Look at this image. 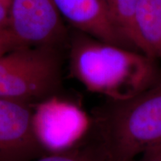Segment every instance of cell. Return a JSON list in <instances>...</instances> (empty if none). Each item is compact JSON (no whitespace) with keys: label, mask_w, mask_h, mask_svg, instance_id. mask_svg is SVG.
Returning <instances> with one entry per match:
<instances>
[{"label":"cell","mask_w":161,"mask_h":161,"mask_svg":"<svg viewBox=\"0 0 161 161\" xmlns=\"http://www.w3.org/2000/svg\"><path fill=\"white\" fill-rule=\"evenodd\" d=\"M156 60L83 35L72 44L70 69L89 91L110 100H125L160 83Z\"/></svg>","instance_id":"obj_1"},{"label":"cell","mask_w":161,"mask_h":161,"mask_svg":"<svg viewBox=\"0 0 161 161\" xmlns=\"http://www.w3.org/2000/svg\"><path fill=\"white\" fill-rule=\"evenodd\" d=\"M92 119L90 136L107 161H134L161 146V82L128 99H108Z\"/></svg>","instance_id":"obj_2"},{"label":"cell","mask_w":161,"mask_h":161,"mask_svg":"<svg viewBox=\"0 0 161 161\" xmlns=\"http://www.w3.org/2000/svg\"><path fill=\"white\" fill-rule=\"evenodd\" d=\"M61 64L52 46H20L0 57V98L35 106L57 96Z\"/></svg>","instance_id":"obj_3"},{"label":"cell","mask_w":161,"mask_h":161,"mask_svg":"<svg viewBox=\"0 0 161 161\" xmlns=\"http://www.w3.org/2000/svg\"><path fill=\"white\" fill-rule=\"evenodd\" d=\"M92 116L79 105L58 96L33 107L31 125L46 154L65 152L84 142L92 129Z\"/></svg>","instance_id":"obj_4"},{"label":"cell","mask_w":161,"mask_h":161,"mask_svg":"<svg viewBox=\"0 0 161 161\" xmlns=\"http://www.w3.org/2000/svg\"><path fill=\"white\" fill-rule=\"evenodd\" d=\"M9 29L23 46H52L64 29L53 0H12Z\"/></svg>","instance_id":"obj_5"},{"label":"cell","mask_w":161,"mask_h":161,"mask_svg":"<svg viewBox=\"0 0 161 161\" xmlns=\"http://www.w3.org/2000/svg\"><path fill=\"white\" fill-rule=\"evenodd\" d=\"M33 106L0 98V161H35L46 152L31 125Z\"/></svg>","instance_id":"obj_6"},{"label":"cell","mask_w":161,"mask_h":161,"mask_svg":"<svg viewBox=\"0 0 161 161\" xmlns=\"http://www.w3.org/2000/svg\"><path fill=\"white\" fill-rule=\"evenodd\" d=\"M53 1L61 17L84 35L136 51L113 23L104 0Z\"/></svg>","instance_id":"obj_7"},{"label":"cell","mask_w":161,"mask_h":161,"mask_svg":"<svg viewBox=\"0 0 161 161\" xmlns=\"http://www.w3.org/2000/svg\"><path fill=\"white\" fill-rule=\"evenodd\" d=\"M136 24L146 55L161 59V0H139Z\"/></svg>","instance_id":"obj_8"},{"label":"cell","mask_w":161,"mask_h":161,"mask_svg":"<svg viewBox=\"0 0 161 161\" xmlns=\"http://www.w3.org/2000/svg\"><path fill=\"white\" fill-rule=\"evenodd\" d=\"M104 2L113 23L121 35L136 51L146 55V49L136 24L139 0H104Z\"/></svg>","instance_id":"obj_9"},{"label":"cell","mask_w":161,"mask_h":161,"mask_svg":"<svg viewBox=\"0 0 161 161\" xmlns=\"http://www.w3.org/2000/svg\"><path fill=\"white\" fill-rule=\"evenodd\" d=\"M35 161H107L99 146L90 135L84 142L65 152L46 154Z\"/></svg>","instance_id":"obj_10"},{"label":"cell","mask_w":161,"mask_h":161,"mask_svg":"<svg viewBox=\"0 0 161 161\" xmlns=\"http://www.w3.org/2000/svg\"><path fill=\"white\" fill-rule=\"evenodd\" d=\"M21 46L10 29L0 32V57Z\"/></svg>","instance_id":"obj_11"},{"label":"cell","mask_w":161,"mask_h":161,"mask_svg":"<svg viewBox=\"0 0 161 161\" xmlns=\"http://www.w3.org/2000/svg\"><path fill=\"white\" fill-rule=\"evenodd\" d=\"M12 0H0V32L9 29Z\"/></svg>","instance_id":"obj_12"},{"label":"cell","mask_w":161,"mask_h":161,"mask_svg":"<svg viewBox=\"0 0 161 161\" xmlns=\"http://www.w3.org/2000/svg\"><path fill=\"white\" fill-rule=\"evenodd\" d=\"M134 161H161V146L143 153Z\"/></svg>","instance_id":"obj_13"}]
</instances>
